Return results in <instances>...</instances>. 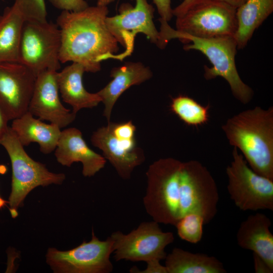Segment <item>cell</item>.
Listing matches in <instances>:
<instances>
[{
    "instance_id": "obj_5",
    "label": "cell",
    "mask_w": 273,
    "mask_h": 273,
    "mask_svg": "<svg viewBox=\"0 0 273 273\" xmlns=\"http://www.w3.org/2000/svg\"><path fill=\"white\" fill-rule=\"evenodd\" d=\"M0 145L7 151L11 163V192L8 204L11 215L15 218L18 214V209L33 189L38 186L60 185L65 179V175L50 172L44 164L32 159L11 127L1 139Z\"/></svg>"
},
{
    "instance_id": "obj_12",
    "label": "cell",
    "mask_w": 273,
    "mask_h": 273,
    "mask_svg": "<svg viewBox=\"0 0 273 273\" xmlns=\"http://www.w3.org/2000/svg\"><path fill=\"white\" fill-rule=\"evenodd\" d=\"M36 77L19 62H0V104L10 120L28 111Z\"/></svg>"
},
{
    "instance_id": "obj_28",
    "label": "cell",
    "mask_w": 273,
    "mask_h": 273,
    "mask_svg": "<svg viewBox=\"0 0 273 273\" xmlns=\"http://www.w3.org/2000/svg\"><path fill=\"white\" fill-rule=\"evenodd\" d=\"M156 5L160 19L168 22L173 16L172 9L171 7V0H153Z\"/></svg>"
},
{
    "instance_id": "obj_14",
    "label": "cell",
    "mask_w": 273,
    "mask_h": 273,
    "mask_svg": "<svg viewBox=\"0 0 273 273\" xmlns=\"http://www.w3.org/2000/svg\"><path fill=\"white\" fill-rule=\"evenodd\" d=\"M91 142L102 151L104 158L123 179H129L133 169L145 160L144 153L136 147L135 139L117 138L112 133L109 122L107 126L98 128L93 133Z\"/></svg>"
},
{
    "instance_id": "obj_23",
    "label": "cell",
    "mask_w": 273,
    "mask_h": 273,
    "mask_svg": "<svg viewBox=\"0 0 273 273\" xmlns=\"http://www.w3.org/2000/svg\"><path fill=\"white\" fill-rule=\"evenodd\" d=\"M209 105L204 106L194 99L179 95L171 100L170 111L189 126L197 127L206 124L209 120Z\"/></svg>"
},
{
    "instance_id": "obj_19",
    "label": "cell",
    "mask_w": 273,
    "mask_h": 273,
    "mask_svg": "<svg viewBox=\"0 0 273 273\" xmlns=\"http://www.w3.org/2000/svg\"><path fill=\"white\" fill-rule=\"evenodd\" d=\"M84 72L83 66L75 62L58 71L59 93L63 101L72 106L75 114L82 109L96 107L101 102L97 93H90L84 88L82 82Z\"/></svg>"
},
{
    "instance_id": "obj_7",
    "label": "cell",
    "mask_w": 273,
    "mask_h": 273,
    "mask_svg": "<svg viewBox=\"0 0 273 273\" xmlns=\"http://www.w3.org/2000/svg\"><path fill=\"white\" fill-rule=\"evenodd\" d=\"M226 168L231 199L242 211L273 210V180L253 171L239 150Z\"/></svg>"
},
{
    "instance_id": "obj_22",
    "label": "cell",
    "mask_w": 273,
    "mask_h": 273,
    "mask_svg": "<svg viewBox=\"0 0 273 273\" xmlns=\"http://www.w3.org/2000/svg\"><path fill=\"white\" fill-rule=\"evenodd\" d=\"M24 21L15 4L0 16V62H18Z\"/></svg>"
},
{
    "instance_id": "obj_11",
    "label": "cell",
    "mask_w": 273,
    "mask_h": 273,
    "mask_svg": "<svg viewBox=\"0 0 273 273\" xmlns=\"http://www.w3.org/2000/svg\"><path fill=\"white\" fill-rule=\"evenodd\" d=\"M134 1V7L123 3L119 7L118 14L106 18L108 30L118 43L125 48V51L115 55L113 59L122 61L130 56L133 51L135 37L140 33L146 35L158 47L160 34L153 20L154 8L147 0Z\"/></svg>"
},
{
    "instance_id": "obj_17",
    "label": "cell",
    "mask_w": 273,
    "mask_h": 273,
    "mask_svg": "<svg viewBox=\"0 0 273 273\" xmlns=\"http://www.w3.org/2000/svg\"><path fill=\"white\" fill-rule=\"evenodd\" d=\"M152 75L150 68L139 62H127L111 70L110 76L113 79L97 93L104 105L103 115L108 122L113 108L122 93L131 86L150 79Z\"/></svg>"
},
{
    "instance_id": "obj_15",
    "label": "cell",
    "mask_w": 273,
    "mask_h": 273,
    "mask_svg": "<svg viewBox=\"0 0 273 273\" xmlns=\"http://www.w3.org/2000/svg\"><path fill=\"white\" fill-rule=\"evenodd\" d=\"M55 155L63 166L70 167L73 163L82 164V173L85 177H91L105 166L106 159L92 150L77 128L70 127L61 131Z\"/></svg>"
},
{
    "instance_id": "obj_31",
    "label": "cell",
    "mask_w": 273,
    "mask_h": 273,
    "mask_svg": "<svg viewBox=\"0 0 273 273\" xmlns=\"http://www.w3.org/2000/svg\"><path fill=\"white\" fill-rule=\"evenodd\" d=\"M253 264L256 273H272L271 269L266 262L258 255L253 253Z\"/></svg>"
},
{
    "instance_id": "obj_6",
    "label": "cell",
    "mask_w": 273,
    "mask_h": 273,
    "mask_svg": "<svg viewBox=\"0 0 273 273\" xmlns=\"http://www.w3.org/2000/svg\"><path fill=\"white\" fill-rule=\"evenodd\" d=\"M61 32L57 24L25 20L24 22L18 62L29 68L36 76L61 67L59 53Z\"/></svg>"
},
{
    "instance_id": "obj_18",
    "label": "cell",
    "mask_w": 273,
    "mask_h": 273,
    "mask_svg": "<svg viewBox=\"0 0 273 273\" xmlns=\"http://www.w3.org/2000/svg\"><path fill=\"white\" fill-rule=\"evenodd\" d=\"M12 120L11 128L23 146L36 143L43 154L55 151L61 132L57 125L46 123L28 111Z\"/></svg>"
},
{
    "instance_id": "obj_4",
    "label": "cell",
    "mask_w": 273,
    "mask_h": 273,
    "mask_svg": "<svg viewBox=\"0 0 273 273\" xmlns=\"http://www.w3.org/2000/svg\"><path fill=\"white\" fill-rule=\"evenodd\" d=\"M160 22V45L166 47L172 39L177 38L185 43V51L197 50L201 52L212 64L211 67L204 66V76L207 80L221 77L229 83L234 97L243 104L249 103L254 92L241 78L236 65L235 57L238 46L234 36L205 38L177 32L171 28L168 22Z\"/></svg>"
},
{
    "instance_id": "obj_26",
    "label": "cell",
    "mask_w": 273,
    "mask_h": 273,
    "mask_svg": "<svg viewBox=\"0 0 273 273\" xmlns=\"http://www.w3.org/2000/svg\"><path fill=\"white\" fill-rule=\"evenodd\" d=\"M109 122L112 133L117 138L124 140L134 139L136 128L131 121L120 123Z\"/></svg>"
},
{
    "instance_id": "obj_1",
    "label": "cell",
    "mask_w": 273,
    "mask_h": 273,
    "mask_svg": "<svg viewBox=\"0 0 273 273\" xmlns=\"http://www.w3.org/2000/svg\"><path fill=\"white\" fill-rule=\"evenodd\" d=\"M146 176L143 204L153 220L175 225L186 214L196 213L206 224L216 215L217 187L210 171L199 161L161 158L149 166Z\"/></svg>"
},
{
    "instance_id": "obj_8",
    "label": "cell",
    "mask_w": 273,
    "mask_h": 273,
    "mask_svg": "<svg viewBox=\"0 0 273 273\" xmlns=\"http://www.w3.org/2000/svg\"><path fill=\"white\" fill-rule=\"evenodd\" d=\"M110 237L113 241V253L117 261H160L167 255L166 247L174 240L172 232H163L159 223L154 220L142 222L127 234L117 231Z\"/></svg>"
},
{
    "instance_id": "obj_33",
    "label": "cell",
    "mask_w": 273,
    "mask_h": 273,
    "mask_svg": "<svg viewBox=\"0 0 273 273\" xmlns=\"http://www.w3.org/2000/svg\"><path fill=\"white\" fill-rule=\"evenodd\" d=\"M224 2L230 6L237 9L238 7L243 4L246 0H220Z\"/></svg>"
},
{
    "instance_id": "obj_30",
    "label": "cell",
    "mask_w": 273,
    "mask_h": 273,
    "mask_svg": "<svg viewBox=\"0 0 273 273\" xmlns=\"http://www.w3.org/2000/svg\"><path fill=\"white\" fill-rule=\"evenodd\" d=\"M207 0H184L178 6L172 9L173 16L176 17L184 14L193 7Z\"/></svg>"
},
{
    "instance_id": "obj_32",
    "label": "cell",
    "mask_w": 273,
    "mask_h": 273,
    "mask_svg": "<svg viewBox=\"0 0 273 273\" xmlns=\"http://www.w3.org/2000/svg\"><path fill=\"white\" fill-rule=\"evenodd\" d=\"M9 120L6 113L0 104V140L9 127L8 125Z\"/></svg>"
},
{
    "instance_id": "obj_9",
    "label": "cell",
    "mask_w": 273,
    "mask_h": 273,
    "mask_svg": "<svg viewBox=\"0 0 273 273\" xmlns=\"http://www.w3.org/2000/svg\"><path fill=\"white\" fill-rule=\"evenodd\" d=\"M113 241L108 237L101 241L92 230V239L67 251L50 248L46 255L47 263L55 272L110 273L113 265L110 260Z\"/></svg>"
},
{
    "instance_id": "obj_34",
    "label": "cell",
    "mask_w": 273,
    "mask_h": 273,
    "mask_svg": "<svg viewBox=\"0 0 273 273\" xmlns=\"http://www.w3.org/2000/svg\"><path fill=\"white\" fill-rule=\"evenodd\" d=\"M115 0H98L97 5L101 6H107L109 4L114 2Z\"/></svg>"
},
{
    "instance_id": "obj_10",
    "label": "cell",
    "mask_w": 273,
    "mask_h": 273,
    "mask_svg": "<svg viewBox=\"0 0 273 273\" xmlns=\"http://www.w3.org/2000/svg\"><path fill=\"white\" fill-rule=\"evenodd\" d=\"M236 9L220 0H207L176 17V30L200 38L234 36Z\"/></svg>"
},
{
    "instance_id": "obj_35",
    "label": "cell",
    "mask_w": 273,
    "mask_h": 273,
    "mask_svg": "<svg viewBox=\"0 0 273 273\" xmlns=\"http://www.w3.org/2000/svg\"><path fill=\"white\" fill-rule=\"evenodd\" d=\"M8 203V201L5 200L1 196H0V209L5 206Z\"/></svg>"
},
{
    "instance_id": "obj_21",
    "label": "cell",
    "mask_w": 273,
    "mask_h": 273,
    "mask_svg": "<svg viewBox=\"0 0 273 273\" xmlns=\"http://www.w3.org/2000/svg\"><path fill=\"white\" fill-rule=\"evenodd\" d=\"M165 260L167 273L226 272L223 263L216 257L179 248H173Z\"/></svg>"
},
{
    "instance_id": "obj_27",
    "label": "cell",
    "mask_w": 273,
    "mask_h": 273,
    "mask_svg": "<svg viewBox=\"0 0 273 273\" xmlns=\"http://www.w3.org/2000/svg\"><path fill=\"white\" fill-rule=\"evenodd\" d=\"M55 8L62 11L78 12L89 6L85 0H48Z\"/></svg>"
},
{
    "instance_id": "obj_25",
    "label": "cell",
    "mask_w": 273,
    "mask_h": 273,
    "mask_svg": "<svg viewBox=\"0 0 273 273\" xmlns=\"http://www.w3.org/2000/svg\"><path fill=\"white\" fill-rule=\"evenodd\" d=\"M14 4L25 20L47 21L44 0H15Z\"/></svg>"
},
{
    "instance_id": "obj_24",
    "label": "cell",
    "mask_w": 273,
    "mask_h": 273,
    "mask_svg": "<svg viewBox=\"0 0 273 273\" xmlns=\"http://www.w3.org/2000/svg\"><path fill=\"white\" fill-rule=\"evenodd\" d=\"M203 217L196 213H190L181 218L174 225L179 237L192 244H197L203 234Z\"/></svg>"
},
{
    "instance_id": "obj_20",
    "label": "cell",
    "mask_w": 273,
    "mask_h": 273,
    "mask_svg": "<svg viewBox=\"0 0 273 273\" xmlns=\"http://www.w3.org/2000/svg\"><path fill=\"white\" fill-rule=\"evenodd\" d=\"M273 12V0H246L236 9L237 29L234 35L238 49L247 44L255 31Z\"/></svg>"
},
{
    "instance_id": "obj_16",
    "label": "cell",
    "mask_w": 273,
    "mask_h": 273,
    "mask_svg": "<svg viewBox=\"0 0 273 273\" xmlns=\"http://www.w3.org/2000/svg\"><path fill=\"white\" fill-rule=\"evenodd\" d=\"M271 222L265 214L256 213L241 222L237 233L238 245L252 251L273 269V235L270 231Z\"/></svg>"
},
{
    "instance_id": "obj_3",
    "label": "cell",
    "mask_w": 273,
    "mask_h": 273,
    "mask_svg": "<svg viewBox=\"0 0 273 273\" xmlns=\"http://www.w3.org/2000/svg\"><path fill=\"white\" fill-rule=\"evenodd\" d=\"M222 129L253 171L273 180L272 107L241 112L229 118Z\"/></svg>"
},
{
    "instance_id": "obj_2",
    "label": "cell",
    "mask_w": 273,
    "mask_h": 273,
    "mask_svg": "<svg viewBox=\"0 0 273 273\" xmlns=\"http://www.w3.org/2000/svg\"><path fill=\"white\" fill-rule=\"evenodd\" d=\"M107 6H88L72 12L62 11L56 24L61 32V63H77L85 72L95 73L102 61L112 59L119 50L118 42L105 22Z\"/></svg>"
},
{
    "instance_id": "obj_29",
    "label": "cell",
    "mask_w": 273,
    "mask_h": 273,
    "mask_svg": "<svg viewBox=\"0 0 273 273\" xmlns=\"http://www.w3.org/2000/svg\"><path fill=\"white\" fill-rule=\"evenodd\" d=\"M160 261H153L147 263V266L145 269L140 271L136 267H133L130 269V272L139 273H167L165 265H162Z\"/></svg>"
},
{
    "instance_id": "obj_13",
    "label": "cell",
    "mask_w": 273,
    "mask_h": 273,
    "mask_svg": "<svg viewBox=\"0 0 273 273\" xmlns=\"http://www.w3.org/2000/svg\"><path fill=\"white\" fill-rule=\"evenodd\" d=\"M57 75L58 71L47 70L36 76L28 111L62 128L74 120L76 114L66 108L60 101Z\"/></svg>"
}]
</instances>
